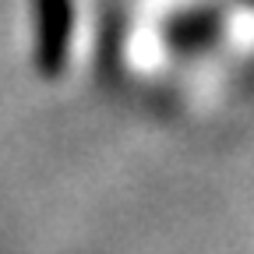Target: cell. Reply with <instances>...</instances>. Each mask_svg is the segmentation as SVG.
Returning a JSON list of instances; mask_svg holds the SVG:
<instances>
[{"instance_id": "obj_1", "label": "cell", "mask_w": 254, "mask_h": 254, "mask_svg": "<svg viewBox=\"0 0 254 254\" xmlns=\"http://www.w3.org/2000/svg\"><path fill=\"white\" fill-rule=\"evenodd\" d=\"M39 7V60L50 64L53 71H64L67 64V39H71V0H36Z\"/></svg>"}]
</instances>
